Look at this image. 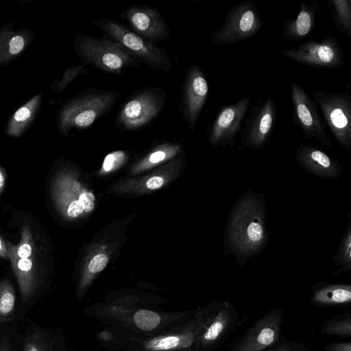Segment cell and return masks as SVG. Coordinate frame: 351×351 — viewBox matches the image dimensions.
I'll list each match as a JSON object with an SVG mask.
<instances>
[{
	"mask_svg": "<svg viewBox=\"0 0 351 351\" xmlns=\"http://www.w3.org/2000/svg\"><path fill=\"white\" fill-rule=\"evenodd\" d=\"M10 346L8 339L3 337L0 343V351H10Z\"/></svg>",
	"mask_w": 351,
	"mask_h": 351,
	"instance_id": "obj_39",
	"label": "cell"
},
{
	"mask_svg": "<svg viewBox=\"0 0 351 351\" xmlns=\"http://www.w3.org/2000/svg\"><path fill=\"white\" fill-rule=\"evenodd\" d=\"M250 103L249 96L237 102L222 105L208 127L206 136L213 147H233Z\"/></svg>",
	"mask_w": 351,
	"mask_h": 351,
	"instance_id": "obj_13",
	"label": "cell"
},
{
	"mask_svg": "<svg viewBox=\"0 0 351 351\" xmlns=\"http://www.w3.org/2000/svg\"><path fill=\"white\" fill-rule=\"evenodd\" d=\"M10 320H11V318H3V319H0V324H1V323L5 322H8V321H10Z\"/></svg>",
	"mask_w": 351,
	"mask_h": 351,
	"instance_id": "obj_41",
	"label": "cell"
},
{
	"mask_svg": "<svg viewBox=\"0 0 351 351\" xmlns=\"http://www.w3.org/2000/svg\"><path fill=\"white\" fill-rule=\"evenodd\" d=\"M325 351H351L350 341L329 343L324 347Z\"/></svg>",
	"mask_w": 351,
	"mask_h": 351,
	"instance_id": "obj_33",
	"label": "cell"
},
{
	"mask_svg": "<svg viewBox=\"0 0 351 351\" xmlns=\"http://www.w3.org/2000/svg\"><path fill=\"white\" fill-rule=\"evenodd\" d=\"M325 124L338 143L346 150L351 149V97L349 92L313 93Z\"/></svg>",
	"mask_w": 351,
	"mask_h": 351,
	"instance_id": "obj_8",
	"label": "cell"
},
{
	"mask_svg": "<svg viewBox=\"0 0 351 351\" xmlns=\"http://www.w3.org/2000/svg\"><path fill=\"white\" fill-rule=\"evenodd\" d=\"M202 325L201 311L189 329L180 335L155 337L146 341L144 346L150 351H169L189 349L195 346Z\"/></svg>",
	"mask_w": 351,
	"mask_h": 351,
	"instance_id": "obj_19",
	"label": "cell"
},
{
	"mask_svg": "<svg viewBox=\"0 0 351 351\" xmlns=\"http://www.w3.org/2000/svg\"><path fill=\"white\" fill-rule=\"evenodd\" d=\"M201 314L202 325L195 347L197 351H213L232 333L238 313L231 302L222 300L211 302Z\"/></svg>",
	"mask_w": 351,
	"mask_h": 351,
	"instance_id": "obj_5",
	"label": "cell"
},
{
	"mask_svg": "<svg viewBox=\"0 0 351 351\" xmlns=\"http://www.w3.org/2000/svg\"><path fill=\"white\" fill-rule=\"evenodd\" d=\"M336 29L351 38V0H327Z\"/></svg>",
	"mask_w": 351,
	"mask_h": 351,
	"instance_id": "obj_23",
	"label": "cell"
},
{
	"mask_svg": "<svg viewBox=\"0 0 351 351\" xmlns=\"http://www.w3.org/2000/svg\"><path fill=\"white\" fill-rule=\"evenodd\" d=\"M86 65L82 63L80 65L68 68L64 71L62 79L58 82L55 81L53 82L52 88L56 93H60L77 77L81 74H85L86 73V69L84 67Z\"/></svg>",
	"mask_w": 351,
	"mask_h": 351,
	"instance_id": "obj_28",
	"label": "cell"
},
{
	"mask_svg": "<svg viewBox=\"0 0 351 351\" xmlns=\"http://www.w3.org/2000/svg\"><path fill=\"white\" fill-rule=\"evenodd\" d=\"M93 23L141 63L156 71L167 72L171 69L165 49L143 38L121 23L108 18L94 20Z\"/></svg>",
	"mask_w": 351,
	"mask_h": 351,
	"instance_id": "obj_4",
	"label": "cell"
},
{
	"mask_svg": "<svg viewBox=\"0 0 351 351\" xmlns=\"http://www.w3.org/2000/svg\"><path fill=\"white\" fill-rule=\"evenodd\" d=\"M263 24L256 3L244 0L228 10L222 25L212 34L211 42L217 46L237 43L254 36Z\"/></svg>",
	"mask_w": 351,
	"mask_h": 351,
	"instance_id": "obj_7",
	"label": "cell"
},
{
	"mask_svg": "<svg viewBox=\"0 0 351 351\" xmlns=\"http://www.w3.org/2000/svg\"><path fill=\"white\" fill-rule=\"evenodd\" d=\"M164 181L160 176H154L147 181V186L149 189H157L162 186Z\"/></svg>",
	"mask_w": 351,
	"mask_h": 351,
	"instance_id": "obj_37",
	"label": "cell"
},
{
	"mask_svg": "<svg viewBox=\"0 0 351 351\" xmlns=\"http://www.w3.org/2000/svg\"><path fill=\"white\" fill-rule=\"evenodd\" d=\"M166 97L165 92L159 88L138 90L123 104L115 119L116 126L126 130L144 128L160 114Z\"/></svg>",
	"mask_w": 351,
	"mask_h": 351,
	"instance_id": "obj_6",
	"label": "cell"
},
{
	"mask_svg": "<svg viewBox=\"0 0 351 351\" xmlns=\"http://www.w3.org/2000/svg\"><path fill=\"white\" fill-rule=\"evenodd\" d=\"M320 11L319 5L315 1L301 3L296 17L284 22L282 36L293 42L308 37L315 26L317 15Z\"/></svg>",
	"mask_w": 351,
	"mask_h": 351,
	"instance_id": "obj_17",
	"label": "cell"
},
{
	"mask_svg": "<svg viewBox=\"0 0 351 351\" xmlns=\"http://www.w3.org/2000/svg\"><path fill=\"white\" fill-rule=\"evenodd\" d=\"M310 301L320 308L346 306L351 302V285L318 282L312 288Z\"/></svg>",
	"mask_w": 351,
	"mask_h": 351,
	"instance_id": "obj_18",
	"label": "cell"
},
{
	"mask_svg": "<svg viewBox=\"0 0 351 351\" xmlns=\"http://www.w3.org/2000/svg\"><path fill=\"white\" fill-rule=\"evenodd\" d=\"M174 149V147L173 148ZM170 149V150H171ZM167 149H158L153 152L149 156V161L152 163H158L161 162L167 156V152L170 151Z\"/></svg>",
	"mask_w": 351,
	"mask_h": 351,
	"instance_id": "obj_35",
	"label": "cell"
},
{
	"mask_svg": "<svg viewBox=\"0 0 351 351\" xmlns=\"http://www.w3.org/2000/svg\"><path fill=\"white\" fill-rule=\"evenodd\" d=\"M209 86L204 71L197 64L190 65L182 86L181 110L188 128L194 130L206 103Z\"/></svg>",
	"mask_w": 351,
	"mask_h": 351,
	"instance_id": "obj_14",
	"label": "cell"
},
{
	"mask_svg": "<svg viewBox=\"0 0 351 351\" xmlns=\"http://www.w3.org/2000/svg\"><path fill=\"white\" fill-rule=\"evenodd\" d=\"M117 91L88 89L68 99L60 109L58 128L66 134L71 129H87L108 113L119 97Z\"/></svg>",
	"mask_w": 351,
	"mask_h": 351,
	"instance_id": "obj_2",
	"label": "cell"
},
{
	"mask_svg": "<svg viewBox=\"0 0 351 351\" xmlns=\"http://www.w3.org/2000/svg\"><path fill=\"white\" fill-rule=\"evenodd\" d=\"M349 219L346 230L338 246L337 252L332 257V262L339 269L334 273V276L341 272L349 271L351 269V217Z\"/></svg>",
	"mask_w": 351,
	"mask_h": 351,
	"instance_id": "obj_25",
	"label": "cell"
},
{
	"mask_svg": "<svg viewBox=\"0 0 351 351\" xmlns=\"http://www.w3.org/2000/svg\"><path fill=\"white\" fill-rule=\"evenodd\" d=\"M95 199V195L91 193H84L79 197V201L86 212H90L94 209Z\"/></svg>",
	"mask_w": 351,
	"mask_h": 351,
	"instance_id": "obj_32",
	"label": "cell"
},
{
	"mask_svg": "<svg viewBox=\"0 0 351 351\" xmlns=\"http://www.w3.org/2000/svg\"><path fill=\"white\" fill-rule=\"evenodd\" d=\"M5 186V174L3 170L0 168V193L4 189Z\"/></svg>",
	"mask_w": 351,
	"mask_h": 351,
	"instance_id": "obj_40",
	"label": "cell"
},
{
	"mask_svg": "<svg viewBox=\"0 0 351 351\" xmlns=\"http://www.w3.org/2000/svg\"><path fill=\"white\" fill-rule=\"evenodd\" d=\"M24 351H44V348L38 340L32 338L25 341Z\"/></svg>",
	"mask_w": 351,
	"mask_h": 351,
	"instance_id": "obj_36",
	"label": "cell"
},
{
	"mask_svg": "<svg viewBox=\"0 0 351 351\" xmlns=\"http://www.w3.org/2000/svg\"><path fill=\"white\" fill-rule=\"evenodd\" d=\"M121 18L128 22L133 32L153 43L169 37V26L155 8L133 5L123 11Z\"/></svg>",
	"mask_w": 351,
	"mask_h": 351,
	"instance_id": "obj_15",
	"label": "cell"
},
{
	"mask_svg": "<svg viewBox=\"0 0 351 351\" xmlns=\"http://www.w3.org/2000/svg\"><path fill=\"white\" fill-rule=\"evenodd\" d=\"M42 99V94H38L20 107L11 117L5 132L9 136L19 137L30 124L38 110Z\"/></svg>",
	"mask_w": 351,
	"mask_h": 351,
	"instance_id": "obj_22",
	"label": "cell"
},
{
	"mask_svg": "<svg viewBox=\"0 0 351 351\" xmlns=\"http://www.w3.org/2000/svg\"><path fill=\"white\" fill-rule=\"evenodd\" d=\"M282 324V309L269 310L236 341L230 351H267L274 348L285 339Z\"/></svg>",
	"mask_w": 351,
	"mask_h": 351,
	"instance_id": "obj_10",
	"label": "cell"
},
{
	"mask_svg": "<svg viewBox=\"0 0 351 351\" xmlns=\"http://www.w3.org/2000/svg\"><path fill=\"white\" fill-rule=\"evenodd\" d=\"M29 40L27 32L3 27L0 31V65L19 55L26 48Z\"/></svg>",
	"mask_w": 351,
	"mask_h": 351,
	"instance_id": "obj_21",
	"label": "cell"
},
{
	"mask_svg": "<svg viewBox=\"0 0 351 351\" xmlns=\"http://www.w3.org/2000/svg\"><path fill=\"white\" fill-rule=\"evenodd\" d=\"M290 99L293 122L304 136L314 138L330 147L331 142L326 130V124L315 100L297 82H293L290 86Z\"/></svg>",
	"mask_w": 351,
	"mask_h": 351,
	"instance_id": "obj_11",
	"label": "cell"
},
{
	"mask_svg": "<svg viewBox=\"0 0 351 351\" xmlns=\"http://www.w3.org/2000/svg\"><path fill=\"white\" fill-rule=\"evenodd\" d=\"M84 211L83 206L79 200H75L70 203L66 210V214L69 217L75 218Z\"/></svg>",
	"mask_w": 351,
	"mask_h": 351,
	"instance_id": "obj_34",
	"label": "cell"
},
{
	"mask_svg": "<svg viewBox=\"0 0 351 351\" xmlns=\"http://www.w3.org/2000/svg\"><path fill=\"white\" fill-rule=\"evenodd\" d=\"M125 158V154L123 151H117L108 154L103 163V168L106 171L112 170L116 167L121 164Z\"/></svg>",
	"mask_w": 351,
	"mask_h": 351,
	"instance_id": "obj_30",
	"label": "cell"
},
{
	"mask_svg": "<svg viewBox=\"0 0 351 351\" xmlns=\"http://www.w3.org/2000/svg\"><path fill=\"white\" fill-rule=\"evenodd\" d=\"M321 332L324 335L337 336L341 339L351 335V314L344 311L324 321L321 325Z\"/></svg>",
	"mask_w": 351,
	"mask_h": 351,
	"instance_id": "obj_24",
	"label": "cell"
},
{
	"mask_svg": "<svg viewBox=\"0 0 351 351\" xmlns=\"http://www.w3.org/2000/svg\"><path fill=\"white\" fill-rule=\"evenodd\" d=\"M267 351H311L308 346L300 341H287L285 338L279 344Z\"/></svg>",
	"mask_w": 351,
	"mask_h": 351,
	"instance_id": "obj_29",
	"label": "cell"
},
{
	"mask_svg": "<svg viewBox=\"0 0 351 351\" xmlns=\"http://www.w3.org/2000/svg\"><path fill=\"white\" fill-rule=\"evenodd\" d=\"M15 306L16 296L13 286L7 279L0 280V319L11 315Z\"/></svg>",
	"mask_w": 351,
	"mask_h": 351,
	"instance_id": "obj_26",
	"label": "cell"
},
{
	"mask_svg": "<svg viewBox=\"0 0 351 351\" xmlns=\"http://www.w3.org/2000/svg\"><path fill=\"white\" fill-rule=\"evenodd\" d=\"M282 54L296 62L320 69H339L344 64L341 45L332 36H325L321 40H306L296 47L284 49Z\"/></svg>",
	"mask_w": 351,
	"mask_h": 351,
	"instance_id": "obj_9",
	"label": "cell"
},
{
	"mask_svg": "<svg viewBox=\"0 0 351 351\" xmlns=\"http://www.w3.org/2000/svg\"><path fill=\"white\" fill-rule=\"evenodd\" d=\"M0 256L4 258H9L8 246L0 237Z\"/></svg>",
	"mask_w": 351,
	"mask_h": 351,
	"instance_id": "obj_38",
	"label": "cell"
},
{
	"mask_svg": "<svg viewBox=\"0 0 351 351\" xmlns=\"http://www.w3.org/2000/svg\"><path fill=\"white\" fill-rule=\"evenodd\" d=\"M295 160L306 173L326 180L338 178L343 167L319 147L311 144H300L296 149Z\"/></svg>",
	"mask_w": 351,
	"mask_h": 351,
	"instance_id": "obj_16",
	"label": "cell"
},
{
	"mask_svg": "<svg viewBox=\"0 0 351 351\" xmlns=\"http://www.w3.org/2000/svg\"><path fill=\"white\" fill-rule=\"evenodd\" d=\"M265 195L246 190L232 207L224 230V255L244 265L265 249L269 235L267 228Z\"/></svg>",
	"mask_w": 351,
	"mask_h": 351,
	"instance_id": "obj_1",
	"label": "cell"
},
{
	"mask_svg": "<svg viewBox=\"0 0 351 351\" xmlns=\"http://www.w3.org/2000/svg\"><path fill=\"white\" fill-rule=\"evenodd\" d=\"M73 45L84 64H92L108 73L120 75L129 67L141 64L140 61L113 40L80 34L75 37Z\"/></svg>",
	"mask_w": 351,
	"mask_h": 351,
	"instance_id": "obj_3",
	"label": "cell"
},
{
	"mask_svg": "<svg viewBox=\"0 0 351 351\" xmlns=\"http://www.w3.org/2000/svg\"><path fill=\"white\" fill-rule=\"evenodd\" d=\"M108 262V257L105 254H97L93 257L88 265L89 271L95 274L102 271Z\"/></svg>",
	"mask_w": 351,
	"mask_h": 351,
	"instance_id": "obj_31",
	"label": "cell"
},
{
	"mask_svg": "<svg viewBox=\"0 0 351 351\" xmlns=\"http://www.w3.org/2000/svg\"><path fill=\"white\" fill-rule=\"evenodd\" d=\"M276 117L277 108L273 99L259 100L251 107L244 120L241 143L250 149H263L270 141Z\"/></svg>",
	"mask_w": 351,
	"mask_h": 351,
	"instance_id": "obj_12",
	"label": "cell"
},
{
	"mask_svg": "<svg viewBox=\"0 0 351 351\" xmlns=\"http://www.w3.org/2000/svg\"><path fill=\"white\" fill-rule=\"evenodd\" d=\"M8 255L16 276L21 298L24 302L32 297L35 289L33 257L19 258L15 252L14 245L8 243Z\"/></svg>",
	"mask_w": 351,
	"mask_h": 351,
	"instance_id": "obj_20",
	"label": "cell"
},
{
	"mask_svg": "<svg viewBox=\"0 0 351 351\" xmlns=\"http://www.w3.org/2000/svg\"><path fill=\"white\" fill-rule=\"evenodd\" d=\"M133 321L139 329L149 331L160 324V316L154 311L141 309L135 313Z\"/></svg>",
	"mask_w": 351,
	"mask_h": 351,
	"instance_id": "obj_27",
	"label": "cell"
}]
</instances>
